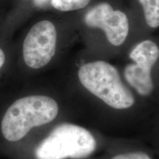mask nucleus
Returning <instances> with one entry per match:
<instances>
[{"mask_svg":"<svg viewBox=\"0 0 159 159\" xmlns=\"http://www.w3.org/2000/svg\"><path fill=\"white\" fill-rule=\"evenodd\" d=\"M57 33L54 24L42 20L32 27L23 43L24 61L30 68L39 69L50 62L57 47Z\"/></svg>","mask_w":159,"mask_h":159,"instance_id":"nucleus-6","label":"nucleus"},{"mask_svg":"<svg viewBox=\"0 0 159 159\" xmlns=\"http://www.w3.org/2000/svg\"><path fill=\"white\" fill-rule=\"evenodd\" d=\"M58 105L52 97L31 95L17 99L7 109L1 130L7 141L21 139L35 127L52 122L58 114Z\"/></svg>","mask_w":159,"mask_h":159,"instance_id":"nucleus-1","label":"nucleus"},{"mask_svg":"<svg viewBox=\"0 0 159 159\" xmlns=\"http://www.w3.org/2000/svg\"><path fill=\"white\" fill-rule=\"evenodd\" d=\"M111 159H151V158L144 152H136L118 155Z\"/></svg>","mask_w":159,"mask_h":159,"instance_id":"nucleus-9","label":"nucleus"},{"mask_svg":"<svg viewBox=\"0 0 159 159\" xmlns=\"http://www.w3.org/2000/svg\"><path fill=\"white\" fill-rule=\"evenodd\" d=\"M50 1L51 0H33V2L38 8H43L50 3Z\"/></svg>","mask_w":159,"mask_h":159,"instance_id":"nucleus-10","label":"nucleus"},{"mask_svg":"<svg viewBox=\"0 0 159 159\" xmlns=\"http://www.w3.org/2000/svg\"><path fill=\"white\" fill-rule=\"evenodd\" d=\"M142 6L145 22L149 27H159V0H138Z\"/></svg>","mask_w":159,"mask_h":159,"instance_id":"nucleus-7","label":"nucleus"},{"mask_svg":"<svg viewBox=\"0 0 159 159\" xmlns=\"http://www.w3.org/2000/svg\"><path fill=\"white\" fill-rule=\"evenodd\" d=\"M5 53H4L2 49L0 48V69L2 67L4 63H5Z\"/></svg>","mask_w":159,"mask_h":159,"instance_id":"nucleus-11","label":"nucleus"},{"mask_svg":"<svg viewBox=\"0 0 159 159\" xmlns=\"http://www.w3.org/2000/svg\"><path fill=\"white\" fill-rule=\"evenodd\" d=\"M77 76L85 89L111 108L122 110L134 105L132 92L111 63L101 60L85 63L80 67Z\"/></svg>","mask_w":159,"mask_h":159,"instance_id":"nucleus-2","label":"nucleus"},{"mask_svg":"<svg viewBox=\"0 0 159 159\" xmlns=\"http://www.w3.org/2000/svg\"><path fill=\"white\" fill-rule=\"evenodd\" d=\"M83 22L89 28L102 31L114 47L122 46L130 33V21L126 13L106 2L91 7L83 16Z\"/></svg>","mask_w":159,"mask_h":159,"instance_id":"nucleus-5","label":"nucleus"},{"mask_svg":"<svg viewBox=\"0 0 159 159\" xmlns=\"http://www.w3.org/2000/svg\"><path fill=\"white\" fill-rule=\"evenodd\" d=\"M96 148V140L88 130L63 123L38 145L35 155L38 159H81L92 154Z\"/></svg>","mask_w":159,"mask_h":159,"instance_id":"nucleus-3","label":"nucleus"},{"mask_svg":"<svg viewBox=\"0 0 159 159\" xmlns=\"http://www.w3.org/2000/svg\"><path fill=\"white\" fill-rule=\"evenodd\" d=\"M91 2V0H51L50 5L57 11L71 12L85 8Z\"/></svg>","mask_w":159,"mask_h":159,"instance_id":"nucleus-8","label":"nucleus"},{"mask_svg":"<svg viewBox=\"0 0 159 159\" xmlns=\"http://www.w3.org/2000/svg\"><path fill=\"white\" fill-rule=\"evenodd\" d=\"M131 63L124 69L129 85L141 96H149L154 89L152 69L159 58V47L152 40H144L133 47L129 54Z\"/></svg>","mask_w":159,"mask_h":159,"instance_id":"nucleus-4","label":"nucleus"}]
</instances>
